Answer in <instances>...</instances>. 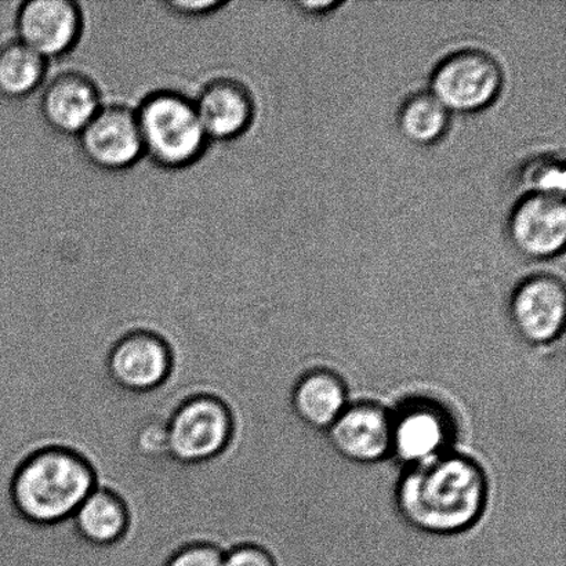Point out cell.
I'll use <instances>...</instances> for the list:
<instances>
[{
  "label": "cell",
  "mask_w": 566,
  "mask_h": 566,
  "mask_svg": "<svg viewBox=\"0 0 566 566\" xmlns=\"http://www.w3.org/2000/svg\"><path fill=\"white\" fill-rule=\"evenodd\" d=\"M488 481L475 460L442 453L410 465L399 481V513L416 530L434 535L459 534L484 513Z\"/></svg>",
  "instance_id": "obj_1"
},
{
  "label": "cell",
  "mask_w": 566,
  "mask_h": 566,
  "mask_svg": "<svg viewBox=\"0 0 566 566\" xmlns=\"http://www.w3.org/2000/svg\"><path fill=\"white\" fill-rule=\"evenodd\" d=\"M94 490L96 479L85 460L66 449L49 448L20 465L11 497L22 517L50 525L74 517Z\"/></svg>",
  "instance_id": "obj_2"
},
{
  "label": "cell",
  "mask_w": 566,
  "mask_h": 566,
  "mask_svg": "<svg viewBox=\"0 0 566 566\" xmlns=\"http://www.w3.org/2000/svg\"><path fill=\"white\" fill-rule=\"evenodd\" d=\"M143 154L157 168H191L208 153L210 143L199 122L193 98L170 88L148 93L135 108Z\"/></svg>",
  "instance_id": "obj_3"
},
{
  "label": "cell",
  "mask_w": 566,
  "mask_h": 566,
  "mask_svg": "<svg viewBox=\"0 0 566 566\" xmlns=\"http://www.w3.org/2000/svg\"><path fill=\"white\" fill-rule=\"evenodd\" d=\"M503 70L492 54L463 49L447 55L432 72L430 93L449 113L474 114L501 94Z\"/></svg>",
  "instance_id": "obj_4"
},
{
  "label": "cell",
  "mask_w": 566,
  "mask_h": 566,
  "mask_svg": "<svg viewBox=\"0 0 566 566\" xmlns=\"http://www.w3.org/2000/svg\"><path fill=\"white\" fill-rule=\"evenodd\" d=\"M231 434L232 418L224 402L212 396L188 398L169 420V453L181 463H201L223 452Z\"/></svg>",
  "instance_id": "obj_5"
},
{
  "label": "cell",
  "mask_w": 566,
  "mask_h": 566,
  "mask_svg": "<svg viewBox=\"0 0 566 566\" xmlns=\"http://www.w3.org/2000/svg\"><path fill=\"white\" fill-rule=\"evenodd\" d=\"M83 158L103 171H125L144 158L135 108L104 104L76 136Z\"/></svg>",
  "instance_id": "obj_6"
},
{
  "label": "cell",
  "mask_w": 566,
  "mask_h": 566,
  "mask_svg": "<svg viewBox=\"0 0 566 566\" xmlns=\"http://www.w3.org/2000/svg\"><path fill=\"white\" fill-rule=\"evenodd\" d=\"M14 28L17 41L50 61L77 46L85 15L74 0H28L17 10Z\"/></svg>",
  "instance_id": "obj_7"
},
{
  "label": "cell",
  "mask_w": 566,
  "mask_h": 566,
  "mask_svg": "<svg viewBox=\"0 0 566 566\" xmlns=\"http://www.w3.org/2000/svg\"><path fill=\"white\" fill-rule=\"evenodd\" d=\"M510 318L515 332L534 346L557 340L565 326L566 291L558 276L535 274L514 289Z\"/></svg>",
  "instance_id": "obj_8"
},
{
  "label": "cell",
  "mask_w": 566,
  "mask_h": 566,
  "mask_svg": "<svg viewBox=\"0 0 566 566\" xmlns=\"http://www.w3.org/2000/svg\"><path fill=\"white\" fill-rule=\"evenodd\" d=\"M507 230L513 247L524 256H558L566 242L565 197L524 193L510 213Z\"/></svg>",
  "instance_id": "obj_9"
},
{
  "label": "cell",
  "mask_w": 566,
  "mask_h": 566,
  "mask_svg": "<svg viewBox=\"0 0 566 566\" xmlns=\"http://www.w3.org/2000/svg\"><path fill=\"white\" fill-rule=\"evenodd\" d=\"M452 434L446 409L426 399L409 401L391 416V453L409 468L446 453Z\"/></svg>",
  "instance_id": "obj_10"
},
{
  "label": "cell",
  "mask_w": 566,
  "mask_h": 566,
  "mask_svg": "<svg viewBox=\"0 0 566 566\" xmlns=\"http://www.w3.org/2000/svg\"><path fill=\"white\" fill-rule=\"evenodd\" d=\"M103 105L102 92L93 77L71 70L44 83L39 113L57 135L76 137Z\"/></svg>",
  "instance_id": "obj_11"
},
{
  "label": "cell",
  "mask_w": 566,
  "mask_h": 566,
  "mask_svg": "<svg viewBox=\"0 0 566 566\" xmlns=\"http://www.w3.org/2000/svg\"><path fill=\"white\" fill-rule=\"evenodd\" d=\"M193 104L210 144L231 143L245 136L256 116L251 91L245 83L229 76L209 81Z\"/></svg>",
  "instance_id": "obj_12"
},
{
  "label": "cell",
  "mask_w": 566,
  "mask_h": 566,
  "mask_svg": "<svg viewBox=\"0 0 566 566\" xmlns=\"http://www.w3.org/2000/svg\"><path fill=\"white\" fill-rule=\"evenodd\" d=\"M108 370L125 390L146 392L164 385L171 370V354L163 337L153 332L127 333L111 349Z\"/></svg>",
  "instance_id": "obj_13"
},
{
  "label": "cell",
  "mask_w": 566,
  "mask_h": 566,
  "mask_svg": "<svg viewBox=\"0 0 566 566\" xmlns=\"http://www.w3.org/2000/svg\"><path fill=\"white\" fill-rule=\"evenodd\" d=\"M327 430L333 448L352 462L375 463L391 454V415L380 405H352Z\"/></svg>",
  "instance_id": "obj_14"
},
{
  "label": "cell",
  "mask_w": 566,
  "mask_h": 566,
  "mask_svg": "<svg viewBox=\"0 0 566 566\" xmlns=\"http://www.w3.org/2000/svg\"><path fill=\"white\" fill-rule=\"evenodd\" d=\"M292 408L314 429H329L347 408V388L335 371L315 369L304 375L292 391Z\"/></svg>",
  "instance_id": "obj_15"
},
{
  "label": "cell",
  "mask_w": 566,
  "mask_h": 566,
  "mask_svg": "<svg viewBox=\"0 0 566 566\" xmlns=\"http://www.w3.org/2000/svg\"><path fill=\"white\" fill-rule=\"evenodd\" d=\"M49 61L25 44L10 41L0 48V96L21 102L41 91L48 77Z\"/></svg>",
  "instance_id": "obj_16"
},
{
  "label": "cell",
  "mask_w": 566,
  "mask_h": 566,
  "mask_svg": "<svg viewBox=\"0 0 566 566\" xmlns=\"http://www.w3.org/2000/svg\"><path fill=\"white\" fill-rule=\"evenodd\" d=\"M83 539L92 545L107 546L118 542L127 528L125 504L113 492L96 488L74 515Z\"/></svg>",
  "instance_id": "obj_17"
},
{
  "label": "cell",
  "mask_w": 566,
  "mask_h": 566,
  "mask_svg": "<svg viewBox=\"0 0 566 566\" xmlns=\"http://www.w3.org/2000/svg\"><path fill=\"white\" fill-rule=\"evenodd\" d=\"M451 115L430 92H416L398 109V129L416 146H434L447 135Z\"/></svg>",
  "instance_id": "obj_18"
},
{
  "label": "cell",
  "mask_w": 566,
  "mask_h": 566,
  "mask_svg": "<svg viewBox=\"0 0 566 566\" xmlns=\"http://www.w3.org/2000/svg\"><path fill=\"white\" fill-rule=\"evenodd\" d=\"M525 193L565 197L566 174L563 160L551 155L532 158L521 170Z\"/></svg>",
  "instance_id": "obj_19"
},
{
  "label": "cell",
  "mask_w": 566,
  "mask_h": 566,
  "mask_svg": "<svg viewBox=\"0 0 566 566\" xmlns=\"http://www.w3.org/2000/svg\"><path fill=\"white\" fill-rule=\"evenodd\" d=\"M224 553L212 545H191L181 548L165 566H223Z\"/></svg>",
  "instance_id": "obj_20"
},
{
  "label": "cell",
  "mask_w": 566,
  "mask_h": 566,
  "mask_svg": "<svg viewBox=\"0 0 566 566\" xmlns=\"http://www.w3.org/2000/svg\"><path fill=\"white\" fill-rule=\"evenodd\" d=\"M227 4L224 0H170L164 3L169 13L181 19H207L219 13Z\"/></svg>",
  "instance_id": "obj_21"
},
{
  "label": "cell",
  "mask_w": 566,
  "mask_h": 566,
  "mask_svg": "<svg viewBox=\"0 0 566 566\" xmlns=\"http://www.w3.org/2000/svg\"><path fill=\"white\" fill-rule=\"evenodd\" d=\"M223 566H279L273 553L254 545H241L224 554Z\"/></svg>",
  "instance_id": "obj_22"
},
{
  "label": "cell",
  "mask_w": 566,
  "mask_h": 566,
  "mask_svg": "<svg viewBox=\"0 0 566 566\" xmlns=\"http://www.w3.org/2000/svg\"><path fill=\"white\" fill-rule=\"evenodd\" d=\"M340 4L342 3L331 2V0H327V2L297 3L300 9H303V11H307V13H313V14L327 13V11L336 9L337 6H340Z\"/></svg>",
  "instance_id": "obj_23"
}]
</instances>
